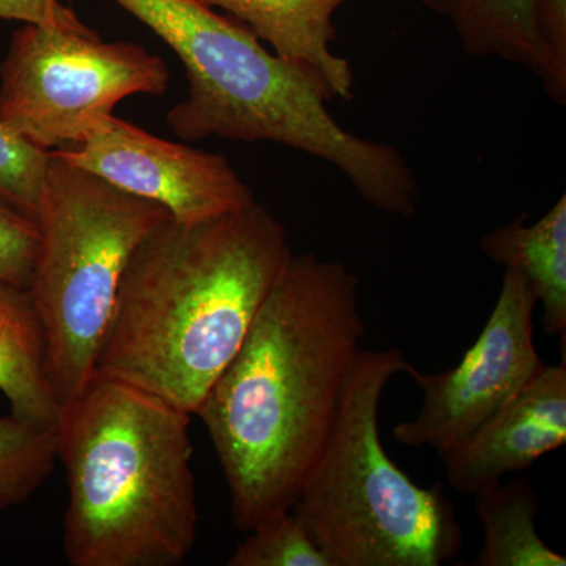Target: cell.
Wrapping results in <instances>:
<instances>
[{
	"mask_svg": "<svg viewBox=\"0 0 566 566\" xmlns=\"http://www.w3.org/2000/svg\"><path fill=\"white\" fill-rule=\"evenodd\" d=\"M364 335L359 279L293 253L196 412L244 534L293 509L333 434Z\"/></svg>",
	"mask_w": 566,
	"mask_h": 566,
	"instance_id": "cell-1",
	"label": "cell"
},
{
	"mask_svg": "<svg viewBox=\"0 0 566 566\" xmlns=\"http://www.w3.org/2000/svg\"><path fill=\"white\" fill-rule=\"evenodd\" d=\"M292 255L285 226L259 202L164 219L126 264L95 374L196 415Z\"/></svg>",
	"mask_w": 566,
	"mask_h": 566,
	"instance_id": "cell-2",
	"label": "cell"
},
{
	"mask_svg": "<svg viewBox=\"0 0 566 566\" xmlns=\"http://www.w3.org/2000/svg\"><path fill=\"white\" fill-rule=\"evenodd\" d=\"M114 2L185 65L188 96L167 112L180 139L285 145L340 170L368 207L401 218L416 214L419 182L401 151L344 128L315 77L268 51L240 21L200 0Z\"/></svg>",
	"mask_w": 566,
	"mask_h": 566,
	"instance_id": "cell-3",
	"label": "cell"
},
{
	"mask_svg": "<svg viewBox=\"0 0 566 566\" xmlns=\"http://www.w3.org/2000/svg\"><path fill=\"white\" fill-rule=\"evenodd\" d=\"M189 422L177 406L98 374L62 406L55 436L70 565L185 562L199 526Z\"/></svg>",
	"mask_w": 566,
	"mask_h": 566,
	"instance_id": "cell-4",
	"label": "cell"
},
{
	"mask_svg": "<svg viewBox=\"0 0 566 566\" xmlns=\"http://www.w3.org/2000/svg\"><path fill=\"white\" fill-rule=\"evenodd\" d=\"M398 348L363 349L340 415L292 512L333 566H441L463 549L444 486H420L387 455L379 406L411 368Z\"/></svg>",
	"mask_w": 566,
	"mask_h": 566,
	"instance_id": "cell-5",
	"label": "cell"
},
{
	"mask_svg": "<svg viewBox=\"0 0 566 566\" xmlns=\"http://www.w3.org/2000/svg\"><path fill=\"white\" fill-rule=\"evenodd\" d=\"M169 216L161 205L51 155L36 214L40 245L29 293L61 408L95 375L133 252Z\"/></svg>",
	"mask_w": 566,
	"mask_h": 566,
	"instance_id": "cell-6",
	"label": "cell"
},
{
	"mask_svg": "<svg viewBox=\"0 0 566 566\" xmlns=\"http://www.w3.org/2000/svg\"><path fill=\"white\" fill-rule=\"evenodd\" d=\"M170 71L129 41H103L91 28L25 24L0 65V125L44 151L84 139L133 95L161 96Z\"/></svg>",
	"mask_w": 566,
	"mask_h": 566,
	"instance_id": "cell-7",
	"label": "cell"
},
{
	"mask_svg": "<svg viewBox=\"0 0 566 566\" xmlns=\"http://www.w3.org/2000/svg\"><path fill=\"white\" fill-rule=\"evenodd\" d=\"M536 304L526 277L505 268L497 303L461 363L441 374L415 364L406 371L423 403L415 419L394 427L395 441L441 457L515 398L545 367L534 340Z\"/></svg>",
	"mask_w": 566,
	"mask_h": 566,
	"instance_id": "cell-8",
	"label": "cell"
},
{
	"mask_svg": "<svg viewBox=\"0 0 566 566\" xmlns=\"http://www.w3.org/2000/svg\"><path fill=\"white\" fill-rule=\"evenodd\" d=\"M51 155L161 205L175 221H203L256 202L229 159L164 140L114 115Z\"/></svg>",
	"mask_w": 566,
	"mask_h": 566,
	"instance_id": "cell-9",
	"label": "cell"
},
{
	"mask_svg": "<svg viewBox=\"0 0 566 566\" xmlns=\"http://www.w3.org/2000/svg\"><path fill=\"white\" fill-rule=\"evenodd\" d=\"M562 363L546 365L485 423L442 453L447 485L475 495L531 469L566 442V335Z\"/></svg>",
	"mask_w": 566,
	"mask_h": 566,
	"instance_id": "cell-10",
	"label": "cell"
},
{
	"mask_svg": "<svg viewBox=\"0 0 566 566\" xmlns=\"http://www.w3.org/2000/svg\"><path fill=\"white\" fill-rule=\"evenodd\" d=\"M245 25L274 54L311 73L331 102L354 98L352 63L333 51L334 14L349 0H200Z\"/></svg>",
	"mask_w": 566,
	"mask_h": 566,
	"instance_id": "cell-11",
	"label": "cell"
},
{
	"mask_svg": "<svg viewBox=\"0 0 566 566\" xmlns=\"http://www.w3.org/2000/svg\"><path fill=\"white\" fill-rule=\"evenodd\" d=\"M480 248L488 259L515 268L526 277L536 303L542 304V326L551 337L566 335V196L535 223L527 214L486 233Z\"/></svg>",
	"mask_w": 566,
	"mask_h": 566,
	"instance_id": "cell-12",
	"label": "cell"
},
{
	"mask_svg": "<svg viewBox=\"0 0 566 566\" xmlns=\"http://www.w3.org/2000/svg\"><path fill=\"white\" fill-rule=\"evenodd\" d=\"M0 392L11 415L57 428L61 405L48 375L43 327L29 290L0 285Z\"/></svg>",
	"mask_w": 566,
	"mask_h": 566,
	"instance_id": "cell-13",
	"label": "cell"
},
{
	"mask_svg": "<svg viewBox=\"0 0 566 566\" xmlns=\"http://www.w3.org/2000/svg\"><path fill=\"white\" fill-rule=\"evenodd\" d=\"M450 22L465 54L523 66L543 80L538 0H422Z\"/></svg>",
	"mask_w": 566,
	"mask_h": 566,
	"instance_id": "cell-14",
	"label": "cell"
},
{
	"mask_svg": "<svg viewBox=\"0 0 566 566\" xmlns=\"http://www.w3.org/2000/svg\"><path fill=\"white\" fill-rule=\"evenodd\" d=\"M472 497L483 527L475 566L566 565V557L551 549L538 534V495L526 476L501 482Z\"/></svg>",
	"mask_w": 566,
	"mask_h": 566,
	"instance_id": "cell-15",
	"label": "cell"
},
{
	"mask_svg": "<svg viewBox=\"0 0 566 566\" xmlns=\"http://www.w3.org/2000/svg\"><path fill=\"white\" fill-rule=\"evenodd\" d=\"M57 461L55 428L0 417V513L28 502Z\"/></svg>",
	"mask_w": 566,
	"mask_h": 566,
	"instance_id": "cell-16",
	"label": "cell"
},
{
	"mask_svg": "<svg viewBox=\"0 0 566 566\" xmlns=\"http://www.w3.org/2000/svg\"><path fill=\"white\" fill-rule=\"evenodd\" d=\"M229 566H333L292 510L245 532Z\"/></svg>",
	"mask_w": 566,
	"mask_h": 566,
	"instance_id": "cell-17",
	"label": "cell"
},
{
	"mask_svg": "<svg viewBox=\"0 0 566 566\" xmlns=\"http://www.w3.org/2000/svg\"><path fill=\"white\" fill-rule=\"evenodd\" d=\"M50 159V151L0 125V197L36 219Z\"/></svg>",
	"mask_w": 566,
	"mask_h": 566,
	"instance_id": "cell-18",
	"label": "cell"
},
{
	"mask_svg": "<svg viewBox=\"0 0 566 566\" xmlns=\"http://www.w3.org/2000/svg\"><path fill=\"white\" fill-rule=\"evenodd\" d=\"M39 245V221L0 197V285L29 290Z\"/></svg>",
	"mask_w": 566,
	"mask_h": 566,
	"instance_id": "cell-19",
	"label": "cell"
},
{
	"mask_svg": "<svg viewBox=\"0 0 566 566\" xmlns=\"http://www.w3.org/2000/svg\"><path fill=\"white\" fill-rule=\"evenodd\" d=\"M539 31L545 46L543 84L558 106L566 104V0H538Z\"/></svg>",
	"mask_w": 566,
	"mask_h": 566,
	"instance_id": "cell-20",
	"label": "cell"
},
{
	"mask_svg": "<svg viewBox=\"0 0 566 566\" xmlns=\"http://www.w3.org/2000/svg\"><path fill=\"white\" fill-rule=\"evenodd\" d=\"M0 2H2V0H0Z\"/></svg>",
	"mask_w": 566,
	"mask_h": 566,
	"instance_id": "cell-21",
	"label": "cell"
}]
</instances>
